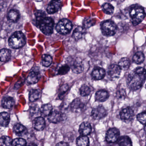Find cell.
<instances>
[{
    "label": "cell",
    "instance_id": "52a82bcc",
    "mask_svg": "<svg viewBox=\"0 0 146 146\" xmlns=\"http://www.w3.org/2000/svg\"><path fill=\"white\" fill-rule=\"evenodd\" d=\"M120 132L116 128L110 129L107 131L106 135V141L109 143H114L117 141L120 136Z\"/></svg>",
    "mask_w": 146,
    "mask_h": 146
},
{
    "label": "cell",
    "instance_id": "d590c367",
    "mask_svg": "<svg viewBox=\"0 0 146 146\" xmlns=\"http://www.w3.org/2000/svg\"><path fill=\"white\" fill-rule=\"evenodd\" d=\"M26 141L22 138H17L12 141L11 146H26Z\"/></svg>",
    "mask_w": 146,
    "mask_h": 146
},
{
    "label": "cell",
    "instance_id": "9c48e42d",
    "mask_svg": "<svg viewBox=\"0 0 146 146\" xmlns=\"http://www.w3.org/2000/svg\"><path fill=\"white\" fill-rule=\"evenodd\" d=\"M121 70V69L118 65L115 64L111 65L108 68V75L112 80H116L120 76Z\"/></svg>",
    "mask_w": 146,
    "mask_h": 146
},
{
    "label": "cell",
    "instance_id": "30bf717a",
    "mask_svg": "<svg viewBox=\"0 0 146 146\" xmlns=\"http://www.w3.org/2000/svg\"><path fill=\"white\" fill-rule=\"evenodd\" d=\"M61 7V2L60 0H52L47 7L46 10L50 14L55 13L58 12Z\"/></svg>",
    "mask_w": 146,
    "mask_h": 146
},
{
    "label": "cell",
    "instance_id": "e575fe53",
    "mask_svg": "<svg viewBox=\"0 0 146 146\" xmlns=\"http://www.w3.org/2000/svg\"><path fill=\"white\" fill-rule=\"evenodd\" d=\"M91 92L90 88L86 85H83L80 89V93L83 97L88 96Z\"/></svg>",
    "mask_w": 146,
    "mask_h": 146
},
{
    "label": "cell",
    "instance_id": "7bdbcfd3",
    "mask_svg": "<svg viewBox=\"0 0 146 146\" xmlns=\"http://www.w3.org/2000/svg\"><path fill=\"white\" fill-rule=\"evenodd\" d=\"M56 146H69V145L68 143L62 141V142H60L58 143L56 145Z\"/></svg>",
    "mask_w": 146,
    "mask_h": 146
},
{
    "label": "cell",
    "instance_id": "4dcf8cb0",
    "mask_svg": "<svg viewBox=\"0 0 146 146\" xmlns=\"http://www.w3.org/2000/svg\"><path fill=\"white\" fill-rule=\"evenodd\" d=\"M145 59V55L141 52H137L133 57V61L137 64H141L144 61Z\"/></svg>",
    "mask_w": 146,
    "mask_h": 146
},
{
    "label": "cell",
    "instance_id": "4316f807",
    "mask_svg": "<svg viewBox=\"0 0 146 146\" xmlns=\"http://www.w3.org/2000/svg\"><path fill=\"white\" fill-rule=\"evenodd\" d=\"M7 17L9 20L12 22H16L19 18V14L17 10L12 9L8 13Z\"/></svg>",
    "mask_w": 146,
    "mask_h": 146
},
{
    "label": "cell",
    "instance_id": "d6a6232c",
    "mask_svg": "<svg viewBox=\"0 0 146 146\" xmlns=\"http://www.w3.org/2000/svg\"><path fill=\"white\" fill-rule=\"evenodd\" d=\"M11 138L8 136H2L0 138V146H11L12 143Z\"/></svg>",
    "mask_w": 146,
    "mask_h": 146
},
{
    "label": "cell",
    "instance_id": "f1b7e54d",
    "mask_svg": "<svg viewBox=\"0 0 146 146\" xmlns=\"http://www.w3.org/2000/svg\"><path fill=\"white\" fill-rule=\"evenodd\" d=\"M130 65V61L126 57L121 59L119 62V66L122 70H127L129 68Z\"/></svg>",
    "mask_w": 146,
    "mask_h": 146
},
{
    "label": "cell",
    "instance_id": "60d3db41",
    "mask_svg": "<svg viewBox=\"0 0 146 146\" xmlns=\"http://www.w3.org/2000/svg\"><path fill=\"white\" fill-rule=\"evenodd\" d=\"M70 69V67L67 65H64L62 66L61 68L59 69L58 71V73L59 74L63 75L65 74L68 72Z\"/></svg>",
    "mask_w": 146,
    "mask_h": 146
},
{
    "label": "cell",
    "instance_id": "ffe728a7",
    "mask_svg": "<svg viewBox=\"0 0 146 146\" xmlns=\"http://www.w3.org/2000/svg\"><path fill=\"white\" fill-rule=\"evenodd\" d=\"M14 104V100L13 98L9 96L3 97L2 100L1 105L3 108L9 109L13 107Z\"/></svg>",
    "mask_w": 146,
    "mask_h": 146
},
{
    "label": "cell",
    "instance_id": "b9f144b4",
    "mask_svg": "<svg viewBox=\"0 0 146 146\" xmlns=\"http://www.w3.org/2000/svg\"><path fill=\"white\" fill-rule=\"evenodd\" d=\"M117 97L119 99H122L126 97V92L123 89H119L117 93Z\"/></svg>",
    "mask_w": 146,
    "mask_h": 146
},
{
    "label": "cell",
    "instance_id": "9a60e30c",
    "mask_svg": "<svg viewBox=\"0 0 146 146\" xmlns=\"http://www.w3.org/2000/svg\"><path fill=\"white\" fill-rule=\"evenodd\" d=\"M33 128L37 131H41L44 129L45 126V121L42 117H37L33 121Z\"/></svg>",
    "mask_w": 146,
    "mask_h": 146
},
{
    "label": "cell",
    "instance_id": "d6986e66",
    "mask_svg": "<svg viewBox=\"0 0 146 146\" xmlns=\"http://www.w3.org/2000/svg\"><path fill=\"white\" fill-rule=\"evenodd\" d=\"M14 131L18 136H23L27 134V129L25 127L20 123H16L14 126Z\"/></svg>",
    "mask_w": 146,
    "mask_h": 146
},
{
    "label": "cell",
    "instance_id": "ba28073f",
    "mask_svg": "<svg viewBox=\"0 0 146 146\" xmlns=\"http://www.w3.org/2000/svg\"><path fill=\"white\" fill-rule=\"evenodd\" d=\"M107 115V111L105 108L99 106L93 108L91 112V116L95 120H100L105 117Z\"/></svg>",
    "mask_w": 146,
    "mask_h": 146
},
{
    "label": "cell",
    "instance_id": "5bb4252c",
    "mask_svg": "<svg viewBox=\"0 0 146 146\" xmlns=\"http://www.w3.org/2000/svg\"><path fill=\"white\" fill-rule=\"evenodd\" d=\"M72 71L75 74H80L84 71V66L82 61L76 59L72 62L71 65Z\"/></svg>",
    "mask_w": 146,
    "mask_h": 146
},
{
    "label": "cell",
    "instance_id": "ac0fdd59",
    "mask_svg": "<svg viewBox=\"0 0 146 146\" xmlns=\"http://www.w3.org/2000/svg\"><path fill=\"white\" fill-rule=\"evenodd\" d=\"M109 98V94L105 90H100L96 93L95 99L98 102H103L106 101Z\"/></svg>",
    "mask_w": 146,
    "mask_h": 146
},
{
    "label": "cell",
    "instance_id": "5b68a950",
    "mask_svg": "<svg viewBox=\"0 0 146 146\" xmlns=\"http://www.w3.org/2000/svg\"><path fill=\"white\" fill-rule=\"evenodd\" d=\"M117 30V26L112 21H104L101 25V31L104 35L111 36L115 34Z\"/></svg>",
    "mask_w": 146,
    "mask_h": 146
},
{
    "label": "cell",
    "instance_id": "d4e9b609",
    "mask_svg": "<svg viewBox=\"0 0 146 146\" xmlns=\"http://www.w3.org/2000/svg\"><path fill=\"white\" fill-rule=\"evenodd\" d=\"M117 141L119 146H133L132 141L128 136L120 137Z\"/></svg>",
    "mask_w": 146,
    "mask_h": 146
},
{
    "label": "cell",
    "instance_id": "f35d334b",
    "mask_svg": "<svg viewBox=\"0 0 146 146\" xmlns=\"http://www.w3.org/2000/svg\"><path fill=\"white\" fill-rule=\"evenodd\" d=\"M69 86L67 84H65V85H63V86H62L60 89V92H59L58 97L61 98L67 92Z\"/></svg>",
    "mask_w": 146,
    "mask_h": 146
},
{
    "label": "cell",
    "instance_id": "ab89813d",
    "mask_svg": "<svg viewBox=\"0 0 146 146\" xmlns=\"http://www.w3.org/2000/svg\"><path fill=\"white\" fill-rule=\"evenodd\" d=\"M94 25L93 23V21L91 19L89 18H87L85 19L83 22V27H85V29L89 28L91 27L92 26Z\"/></svg>",
    "mask_w": 146,
    "mask_h": 146
},
{
    "label": "cell",
    "instance_id": "8992f818",
    "mask_svg": "<svg viewBox=\"0 0 146 146\" xmlns=\"http://www.w3.org/2000/svg\"><path fill=\"white\" fill-rule=\"evenodd\" d=\"M73 28L72 22L67 19L61 20L57 25L56 29L57 32L62 35H66L70 32Z\"/></svg>",
    "mask_w": 146,
    "mask_h": 146
},
{
    "label": "cell",
    "instance_id": "8fae6325",
    "mask_svg": "<svg viewBox=\"0 0 146 146\" xmlns=\"http://www.w3.org/2000/svg\"><path fill=\"white\" fill-rule=\"evenodd\" d=\"M133 116V110L130 107L124 108L120 112L121 119L124 121H128L132 120Z\"/></svg>",
    "mask_w": 146,
    "mask_h": 146
},
{
    "label": "cell",
    "instance_id": "7c38bea8",
    "mask_svg": "<svg viewBox=\"0 0 146 146\" xmlns=\"http://www.w3.org/2000/svg\"><path fill=\"white\" fill-rule=\"evenodd\" d=\"M70 110L73 112H81L85 108V104L81 101L79 98L75 99L70 104Z\"/></svg>",
    "mask_w": 146,
    "mask_h": 146
},
{
    "label": "cell",
    "instance_id": "4fadbf2b",
    "mask_svg": "<svg viewBox=\"0 0 146 146\" xmlns=\"http://www.w3.org/2000/svg\"><path fill=\"white\" fill-rule=\"evenodd\" d=\"M63 115L62 113L58 111H52L51 113L48 116V120L52 123H58L63 121Z\"/></svg>",
    "mask_w": 146,
    "mask_h": 146
},
{
    "label": "cell",
    "instance_id": "277c9868",
    "mask_svg": "<svg viewBox=\"0 0 146 146\" xmlns=\"http://www.w3.org/2000/svg\"><path fill=\"white\" fill-rule=\"evenodd\" d=\"M25 44V35L21 31L15 32L9 39V44L13 48H19L24 46Z\"/></svg>",
    "mask_w": 146,
    "mask_h": 146
},
{
    "label": "cell",
    "instance_id": "8d00e7d4",
    "mask_svg": "<svg viewBox=\"0 0 146 146\" xmlns=\"http://www.w3.org/2000/svg\"><path fill=\"white\" fill-rule=\"evenodd\" d=\"M30 113L32 116H37L40 114V110L38 106L34 105L30 108Z\"/></svg>",
    "mask_w": 146,
    "mask_h": 146
},
{
    "label": "cell",
    "instance_id": "cb8c5ba5",
    "mask_svg": "<svg viewBox=\"0 0 146 146\" xmlns=\"http://www.w3.org/2000/svg\"><path fill=\"white\" fill-rule=\"evenodd\" d=\"M11 57V51L7 49H3L0 51V61L6 62Z\"/></svg>",
    "mask_w": 146,
    "mask_h": 146
},
{
    "label": "cell",
    "instance_id": "603a6c76",
    "mask_svg": "<svg viewBox=\"0 0 146 146\" xmlns=\"http://www.w3.org/2000/svg\"><path fill=\"white\" fill-rule=\"evenodd\" d=\"M52 110L53 107L50 104L43 105L40 109V114L43 117L49 116Z\"/></svg>",
    "mask_w": 146,
    "mask_h": 146
},
{
    "label": "cell",
    "instance_id": "2e32d148",
    "mask_svg": "<svg viewBox=\"0 0 146 146\" xmlns=\"http://www.w3.org/2000/svg\"><path fill=\"white\" fill-rule=\"evenodd\" d=\"M91 126L90 123L85 122L82 123L80 126L79 133L81 136H87L91 133Z\"/></svg>",
    "mask_w": 146,
    "mask_h": 146
},
{
    "label": "cell",
    "instance_id": "e0dca14e",
    "mask_svg": "<svg viewBox=\"0 0 146 146\" xmlns=\"http://www.w3.org/2000/svg\"><path fill=\"white\" fill-rule=\"evenodd\" d=\"M86 33V30L85 27H78L75 28L73 34V37L75 40H78L82 38Z\"/></svg>",
    "mask_w": 146,
    "mask_h": 146
},
{
    "label": "cell",
    "instance_id": "7a4b0ae2",
    "mask_svg": "<svg viewBox=\"0 0 146 146\" xmlns=\"http://www.w3.org/2000/svg\"><path fill=\"white\" fill-rule=\"evenodd\" d=\"M36 17V25L40 31L46 35L53 33L54 21L51 18L45 16V14L41 10H38L35 13Z\"/></svg>",
    "mask_w": 146,
    "mask_h": 146
},
{
    "label": "cell",
    "instance_id": "f546056e",
    "mask_svg": "<svg viewBox=\"0 0 146 146\" xmlns=\"http://www.w3.org/2000/svg\"><path fill=\"white\" fill-rule=\"evenodd\" d=\"M89 138L87 136H81L79 137L76 141L77 146H89Z\"/></svg>",
    "mask_w": 146,
    "mask_h": 146
},
{
    "label": "cell",
    "instance_id": "44dd1931",
    "mask_svg": "<svg viewBox=\"0 0 146 146\" xmlns=\"http://www.w3.org/2000/svg\"><path fill=\"white\" fill-rule=\"evenodd\" d=\"M105 72L104 69L101 68H97L93 70L92 73V76L95 80H100L104 77Z\"/></svg>",
    "mask_w": 146,
    "mask_h": 146
},
{
    "label": "cell",
    "instance_id": "1f68e13d",
    "mask_svg": "<svg viewBox=\"0 0 146 146\" xmlns=\"http://www.w3.org/2000/svg\"><path fill=\"white\" fill-rule=\"evenodd\" d=\"M52 62V57L49 55L44 54L42 56L41 62L44 66H49L51 65Z\"/></svg>",
    "mask_w": 146,
    "mask_h": 146
},
{
    "label": "cell",
    "instance_id": "f6af8a7d",
    "mask_svg": "<svg viewBox=\"0 0 146 146\" xmlns=\"http://www.w3.org/2000/svg\"><path fill=\"white\" fill-rule=\"evenodd\" d=\"M34 1H35L37 2H40L42 1L43 0H34Z\"/></svg>",
    "mask_w": 146,
    "mask_h": 146
},
{
    "label": "cell",
    "instance_id": "484cf974",
    "mask_svg": "<svg viewBox=\"0 0 146 146\" xmlns=\"http://www.w3.org/2000/svg\"><path fill=\"white\" fill-rule=\"evenodd\" d=\"M39 80V76L38 74L34 72H31L28 74L27 81L29 84H34L38 82Z\"/></svg>",
    "mask_w": 146,
    "mask_h": 146
},
{
    "label": "cell",
    "instance_id": "74e56055",
    "mask_svg": "<svg viewBox=\"0 0 146 146\" xmlns=\"http://www.w3.org/2000/svg\"><path fill=\"white\" fill-rule=\"evenodd\" d=\"M146 117V112L145 111L138 114L137 117L138 121L143 124H145Z\"/></svg>",
    "mask_w": 146,
    "mask_h": 146
},
{
    "label": "cell",
    "instance_id": "7402d4cb",
    "mask_svg": "<svg viewBox=\"0 0 146 146\" xmlns=\"http://www.w3.org/2000/svg\"><path fill=\"white\" fill-rule=\"evenodd\" d=\"M10 121V116L8 113L3 112L0 113V126L6 127Z\"/></svg>",
    "mask_w": 146,
    "mask_h": 146
},
{
    "label": "cell",
    "instance_id": "3957f363",
    "mask_svg": "<svg viewBox=\"0 0 146 146\" xmlns=\"http://www.w3.org/2000/svg\"><path fill=\"white\" fill-rule=\"evenodd\" d=\"M129 14L132 24L134 26L137 25L142 22L145 17L144 9L137 5L132 7L129 11Z\"/></svg>",
    "mask_w": 146,
    "mask_h": 146
},
{
    "label": "cell",
    "instance_id": "836d02e7",
    "mask_svg": "<svg viewBox=\"0 0 146 146\" xmlns=\"http://www.w3.org/2000/svg\"><path fill=\"white\" fill-rule=\"evenodd\" d=\"M103 9L106 14L112 15L114 12V7L111 4L105 3L103 6Z\"/></svg>",
    "mask_w": 146,
    "mask_h": 146
},
{
    "label": "cell",
    "instance_id": "83f0119b",
    "mask_svg": "<svg viewBox=\"0 0 146 146\" xmlns=\"http://www.w3.org/2000/svg\"><path fill=\"white\" fill-rule=\"evenodd\" d=\"M41 96V91L39 89L32 90L29 94V100L31 102L38 100Z\"/></svg>",
    "mask_w": 146,
    "mask_h": 146
},
{
    "label": "cell",
    "instance_id": "ee69618b",
    "mask_svg": "<svg viewBox=\"0 0 146 146\" xmlns=\"http://www.w3.org/2000/svg\"><path fill=\"white\" fill-rule=\"evenodd\" d=\"M27 146H37V145H36V144H34V143H30V144H29V145H27Z\"/></svg>",
    "mask_w": 146,
    "mask_h": 146
},
{
    "label": "cell",
    "instance_id": "6da1fadb",
    "mask_svg": "<svg viewBox=\"0 0 146 146\" xmlns=\"http://www.w3.org/2000/svg\"><path fill=\"white\" fill-rule=\"evenodd\" d=\"M146 77L145 70L143 68H138L132 72L128 77L129 88L133 91H136L142 87Z\"/></svg>",
    "mask_w": 146,
    "mask_h": 146
}]
</instances>
